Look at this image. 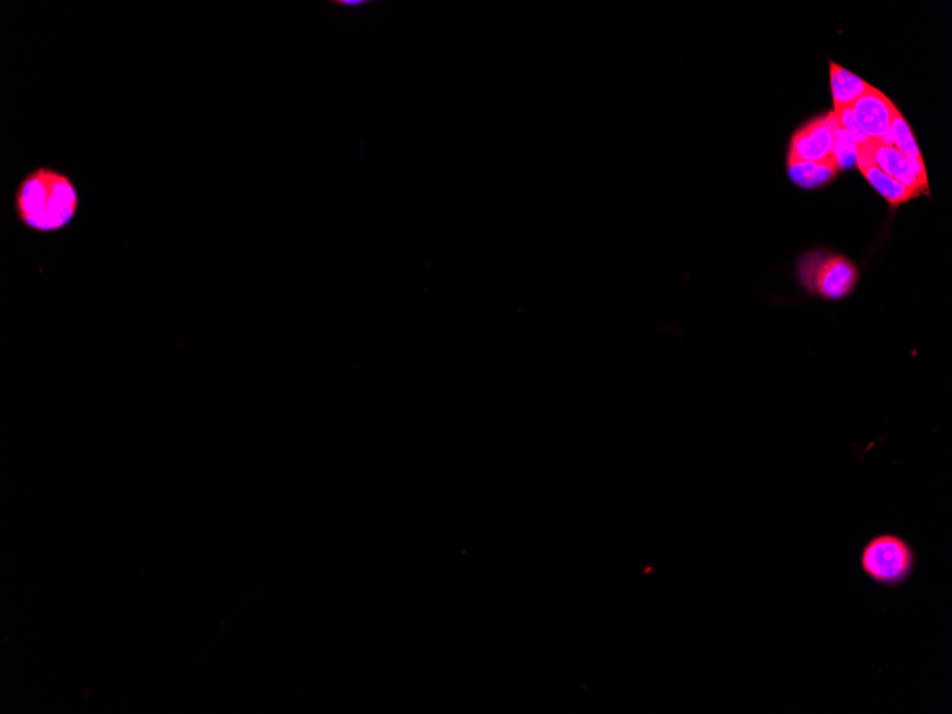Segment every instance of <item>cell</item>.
<instances>
[{
	"mask_svg": "<svg viewBox=\"0 0 952 714\" xmlns=\"http://www.w3.org/2000/svg\"><path fill=\"white\" fill-rule=\"evenodd\" d=\"M79 210L81 193L75 181L51 166L34 167L14 190V216L32 233H62L71 228Z\"/></svg>",
	"mask_w": 952,
	"mask_h": 714,
	"instance_id": "cell-1",
	"label": "cell"
},
{
	"mask_svg": "<svg viewBox=\"0 0 952 714\" xmlns=\"http://www.w3.org/2000/svg\"><path fill=\"white\" fill-rule=\"evenodd\" d=\"M804 293L826 303H840L856 293L860 269L846 254L828 248L804 251L794 267Z\"/></svg>",
	"mask_w": 952,
	"mask_h": 714,
	"instance_id": "cell-2",
	"label": "cell"
},
{
	"mask_svg": "<svg viewBox=\"0 0 952 714\" xmlns=\"http://www.w3.org/2000/svg\"><path fill=\"white\" fill-rule=\"evenodd\" d=\"M861 573L880 588L897 589L909 584L917 569V550L909 539L882 532L867 539L858 556Z\"/></svg>",
	"mask_w": 952,
	"mask_h": 714,
	"instance_id": "cell-3",
	"label": "cell"
},
{
	"mask_svg": "<svg viewBox=\"0 0 952 714\" xmlns=\"http://www.w3.org/2000/svg\"><path fill=\"white\" fill-rule=\"evenodd\" d=\"M835 113H824L804 123L793 133L788 146L787 162L836 161L835 141L837 132ZM837 162V161H836Z\"/></svg>",
	"mask_w": 952,
	"mask_h": 714,
	"instance_id": "cell-4",
	"label": "cell"
},
{
	"mask_svg": "<svg viewBox=\"0 0 952 714\" xmlns=\"http://www.w3.org/2000/svg\"><path fill=\"white\" fill-rule=\"evenodd\" d=\"M897 106L875 86L868 88L851 106L852 119L868 139L892 145L890 127L892 112Z\"/></svg>",
	"mask_w": 952,
	"mask_h": 714,
	"instance_id": "cell-5",
	"label": "cell"
},
{
	"mask_svg": "<svg viewBox=\"0 0 952 714\" xmlns=\"http://www.w3.org/2000/svg\"><path fill=\"white\" fill-rule=\"evenodd\" d=\"M878 169L885 171L891 179L917 191L920 196L931 197L929 180H922L914 165L907 159L895 146L880 140H870L866 145Z\"/></svg>",
	"mask_w": 952,
	"mask_h": 714,
	"instance_id": "cell-6",
	"label": "cell"
},
{
	"mask_svg": "<svg viewBox=\"0 0 952 714\" xmlns=\"http://www.w3.org/2000/svg\"><path fill=\"white\" fill-rule=\"evenodd\" d=\"M856 166L861 175L865 176L867 183L877 191L878 195L886 200L892 211L899 207L910 203V201L919 199L920 195L909 187L901 185L900 181L891 179L885 171L878 169L870 150L866 146L857 147Z\"/></svg>",
	"mask_w": 952,
	"mask_h": 714,
	"instance_id": "cell-7",
	"label": "cell"
},
{
	"mask_svg": "<svg viewBox=\"0 0 952 714\" xmlns=\"http://www.w3.org/2000/svg\"><path fill=\"white\" fill-rule=\"evenodd\" d=\"M830 86L835 115L855 105L858 98L871 87L870 83L862 81L847 69L838 66L835 62H830Z\"/></svg>",
	"mask_w": 952,
	"mask_h": 714,
	"instance_id": "cell-8",
	"label": "cell"
},
{
	"mask_svg": "<svg viewBox=\"0 0 952 714\" xmlns=\"http://www.w3.org/2000/svg\"><path fill=\"white\" fill-rule=\"evenodd\" d=\"M787 174L798 189L818 190L836 179L840 167L836 161H794L787 162Z\"/></svg>",
	"mask_w": 952,
	"mask_h": 714,
	"instance_id": "cell-9",
	"label": "cell"
},
{
	"mask_svg": "<svg viewBox=\"0 0 952 714\" xmlns=\"http://www.w3.org/2000/svg\"><path fill=\"white\" fill-rule=\"evenodd\" d=\"M890 135L892 146L914 165L917 174H919L922 180H929L925 162L922 159L920 147L917 145L914 133H912L909 122L902 116L899 107H896L895 112H892Z\"/></svg>",
	"mask_w": 952,
	"mask_h": 714,
	"instance_id": "cell-10",
	"label": "cell"
},
{
	"mask_svg": "<svg viewBox=\"0 0 952 714\" xmlns=\"http://www.w3.org/2000/svg\"><path fill=\"white\" fill-rule=\"evenodd\" d=\"M835 159L840 170L851 169L852 166H856L857 145L840 127H837L836 132Z\"/></svg>",
	"mask_w": 952,
	"mask_h": 714,
	"instance_id": "cell-11",
	"label": "cell"
},
{
	"mask_svg": "<svg viewBox=\"0 0 952 714\" xmlns=\"http://www.w3.org/2000/svg\"><path fill=\"white\" fill-rule=\"evenodd\" d=\"M335 4V7L342 9H348V11H353V9H362L363 7H367V4H372V0H333L329 2Z\"/></svg>",
	"mask_w": 952,
	"mask_h": 714,
	"instance_id": "cell-12",
	"label": "cell"
}]
</instances>
